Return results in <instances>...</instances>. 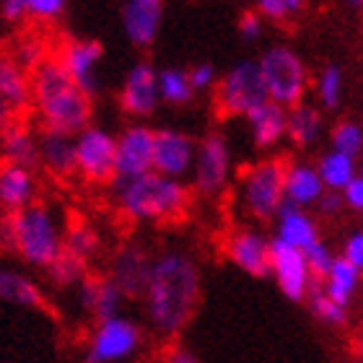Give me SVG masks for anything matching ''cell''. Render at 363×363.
<instances>
[{"instance_id":"obj_8","label":"cell","mask_w":363,"mask_h":363,"mask_svg":"<svg viewBox=\"0 0 363 363\" xmlns=\"http://www.w3.org/2000/svg\"><path fill=\"white\" fill-rule=\"evenodd\" d=\"M262 101H267V91L259 65L252 60L234 65L213 86V106L218 117H247Z\"/></svg>"},{"instance_id":"obj_26","label":"cell","mask_w":363,"mask_h":363,"mask_svg":"<svg viewBox=\"0 0 363 363\" xmlns=\"http://www.w3.org/2000/svg\"><path fill=\"white\" fill-rule=\"evenodd\" d=\"M0 148L8 164L34 169L39 164V135L31 128L13 122L11 128L0 135Z\"/></svg>"},{"instance_id":"obj_41","label":"cell","mask_w":363,"mask_h":363,"mask_svg":"<svg viewBox=\"0 0 363 363\" xmlns=\"http://www.w3.org/2000/svg\"><path fill=\"white\" fill-rule=\"evenodd\" d=\"M340 195H342V200H345V208L363 213V167L358 169V174L350 179V184L342 189Z\"/></svg>"},{"instance_id":"obj_23","label":"cell","mask_w":363,"mask_h":363,"mask_svg":"<svg viewBox=\"0 0 363 363\" xmlns=\"http://www.w3.org/2000/svg\"><path fill=\"white\" fill-rule=\"evenodd\" d=\"M327 189L322 184L317 167H311L306 161H294L286 164V182H283V195L288 203L298 205V208H311L319 203V197L325 195Z\"/></svg>"},{"instance_id":"obj_14","label":"cell","mask_w":363,"mask_h":363,"mask_svg":"<svg viewBox=\"0 0 363 363\" xmlns=\"http://www.w3.org/2000/svg\"><path fill=\"white\" fill-rule=\"evenodd\" d=\"M151 265L153 257L140 244H125L109 259L106 278L120 288L125 298H140L145 291V283H148V275H151Z\"/></svg>"},{"instance_id":"obj_33","label":"cell","mask_w":363,"mask_h":363,"mask_svg":"<svg viewBox=\"0 0 363 363\" xmlns=\"http://www.w3.org/2000/svg\"><path fill=\"white\" fill-rule=\"evenodd\" d=\"M195 91L189 86L187 70L167 68L159 73V99H164L172 106H184L192 101Z\"/></svg>"},{"instance_id":"obj_45","label":"cell","mask_w":363,"mask_h":363,"mask_svg":"<svg viewBox=\"0 0 363 363\" xmlns=\"http://www.w3.org/2000/svg\"><path fill=\"white\" fill-rule=\"evenodd\" d=\"M159 363H200V358L179 342H169V348L161 353Z\"/></svg>"},{"instance_id":"obj_27","label":"cell","mask_w":363,"mask_h":363,"mask_svg":"<svg viewBox=\"0 0 363 363\" xmlns=\"http://www.w3.org/2000/svg\"><path fill=\"white\" fill-rule=\"evenodd\" d=\"M361 278H363V272L356 270L348 259L335 257L330 270H327V275L319 280V288H322L333 301H337L340 306H348L350 309V303H353L358 288H361Z\"/></svg>"},{"instance_id":"obj_47","label":"cell","mask_w":363,"mask_h":363,"mask_svg":"<svg viewBox=\"0 0 363 363\" xmlns=\"http://www.w3.org/2000/svg\"><path fill=\"white\" fill-rule=\"evenodd\" d=\"M317 208H319V213H322V216H337V213L345 211V200H342L340 192H333V189H327L325 195L319 197Z\"/></svg>"},{"instance_id":"obj_4","label":"cell","mask_w":363,"mask_h":363,"mask_svg":"<svg viewBox=\"0 0 363 363\" xmlns=\"http://www.w3.org/2000/svg\"><path fill=\"white\" fill-rule=\"evenodd\" d=\"M65 228L50 205L31 203L3 223V244L31 267H50L60 257Z\"/></svg>"},{"instance_id":"obj_15","label":"cell","mask_w":363,"mask_h":363,"mask_svg":"<svg viewBox=\"0 0 363 363\" xmlns=\"http://www.w3.org/2000/svg\"><path fill=\"white\" fill-rule=\"evenodd\" d=\"M159 70L151 62H138L122 81L120 106L130 117H148L159 106Z\"/></svg>"},{"instance_id":"obj_12","label":"cell","mask_w":363,"mask_h":363,"mask_svg":"<svg viewBox=\"0 0 363 363\" xmlns=\"http://www.w3.org/2000/svg\"><path fill=\"white\" fill-rule=\"evenodd\" d=\"M153 133L156 130L145 125L122 130L114 153V179H133L153 172Z\"/></svg>"},{"instance_id":"obj_50","label":"cell","mask_w":363,"mask_h":363,"mask_svg":"<svg viewBox=\"0 0 363 363\" xmlns=\"http://www.w3.org/2000/svg\"><path fill=\"white\" fill-rule=\"evenodd\" d=\"M286 6H288V11H291V16H294L306 6V0H286Z\"/></svg>"},{"instance_id":"obj_16","label":"cell","mask_w":363,"mask_h":363,"mask_svg":"<svg viewBox=\"0 0 363 363\" xmlns=\"http://www.w3.org/2000/svg\"><path fill=\"white\" fill-rule=\"evenodd\" d=\"M101 55H104V47L99 45L96 39H70L62 45L57 60L62 62V68L68 70V76L76 81L78 89L94 96L99 91Z\"/></svg>"},{"instance_id":"obj_42","label":"cell","mask_w":363,"mask_h":363,"mask_svg":"<svg viewBox=\"0 0 363 363\" xmlns=\"http://www.w3.org/2000/svg\"><path fill=\"white\" fill-rule=\"evenodd\" d=\"M340 257L348 259L356 270L363 272V231H356V234H350L348 239H345Z\"/></svg>"},{"instance_id":"obj_53","label":"cell","mask_w":363,"mask_h":363,"mask_svg":"<svg viewBox=\"0 0 363 363\" xmlns=\"http://www.w3.org/2000/svg\"><path fill=\"white\" fill-rule=\"evenodd\" d=\"M361 216H363V213H361Z\"/></svg>"},{"instance_id":"obj_21","label":"cell","mask_w":363,"mask_h":363,"mask_svg":"<svg viewBox=\"0 0 363 363\" xmlns=\"http://www.w3.org/2000/svg\"><path fill=\"white\" fill-rule=\"evenodd\" d=\"M275 239H280L288 247H296V250L306 252L311 244L319 242V231L317 223L311 218L309 213L298 208V205L283 200L278 216H275Z\"/></svg>"},{"instance_id":"obj_11","label":"cell","mask_w":363,"mask_h":363,"mask_svg":"<svg viewBox=\"0 0 363 363\" xmlns=\"http://www.w3.org/2000/svg\"><path fill=\"white\" fill-rule=\"evenodd\" d=\"M270 275L278 283L280 294L291 301H306L309 288L314 283L301 250L288 247L280 239L270 242Z\"/></svg>"},{"instance_id":"obj_24","label":"cell","mask_w":363,"mask_h":363,"mask_svg":"<svg viewBox=\"0 0 363 363\" xmlns=\"http://www.w3.org/2000/svg\"><path fill=\"white\" fill-rule=\"evenodd\" d=\"M0 99L13 114L31 104V73L8 50L0 52Z\"/></svg>"},{"instance_id":"obj_48","label":"cell","mask_w":363,"mask_h":363,"mask_svg":"<svg viewBox=\"0 0 363 363\" xmlns=\"http://www.w3.org/2000/svg\"><path fill=\"white\" fill-rule=\"evenodd\" d=\"M13 122H16V114L11 112V106H8L6 101L0 99V135H3V133H6V130L13 125Z\"/></svg>"},{"instance_id":"obj_43","label":"cell","mask_w":363,"mask_h":363,"mask_svg":"<svg viewBox=\"0 0 363 363\" xmlns=\"http://www.w3.org/2000/svg\"><path fill=\"white\" fill-rule=\"evenodd\" d=\"M257 13H259V18L280 23L291 16V11H288L286 0H257Z\"/></svg>"},{"instance_id":"obj_19","label":"cell","mask_w":363,"mask_h":363,"mask_svg":"<svg viewBox=\"0 0 363 363\" xmlns=\"http://www.w3.org/2000/svg\"><path fill=\"white\" fill-rule=\"evenodd\" d=\"M39 167L57 179H68L76 174V135L60 130H42L39 133Z\"/></svg>"},{"instance_id":"obj_39","label":"cell","mask_w":363,"mask_h":363,"mask_svg":"<svg viewBox=\"0 0 363 363\" xmlns=\"http://www.w3.org/2000/svg\"><path fill=\"white\" fill-rule=\"evenodd\" d=\"M187 78H189V86H192L195 94L197 91H213V86H216V81H218L216 68L208 65V62H200V65H195V68H189Z\"/></svg>"},{"instance_id":"obj_29","label":"cell","mask_w":363,"mask_h":363,"mask_svg":"<svg viewBox=\"0 0 363 363\" xmlns=\"http://www.w3.org/2000/svg\"><path fill=\"white\" fill-rule=\"evenodd\" d=\"M286 135L294 140L298 148H306L322 135V114L317 106L311 104H296L288 109L286 120Z\"/></svg>"},{"instance_id":"obj_5","label":"cell","mask_w":363,"mask_h":363,"mask_svg":"<svg viewBox=\"0 0 363 363\" xmlns=\"http://www.w3.org/2000/svg\"><path fill=\"white\" fill-rule=\"evenodd\" d=\"M286 159H262L242 169L239 174V197L244 213L255 220H270L278 216L286 200L283 182H286Z\"/></svg>"},{"instance_id":"obj_36","label":"cell","mask_w":363,"mask_h":363,"mask_svg":"<svg viewBox=\"0 0 363 363\" xmlns=\"http://www.w3.org/2000/svg\"><path fill=\"white\" fill-rule=\"evenodd\" d=\"M317 99L325 109H335L342 99V70L337 65H325L317 76Z\"/></svg>"},{"instance_id":"obj_30","label":"cell","mask_w":363,"mask_h":363,"mask_svg":"<svg viewBox=\"0 0 363 363\" xmlns=\"http://www.w3.org/2000/svg\"><path fill=\"white\" fill-rule=\"evenodd\" d=\"M317 172H319V177H322L325 189L342 192V189L350 184V179L358 174V167H356V159H350V156H345V153L330 151L319 159Z\"/></svg>"},{"instance_id":"obj_51","label":"cell","mask_w":363,"mask_h":363,"mask_svg":"<svg viewBox=\"0 0 363 363\" xmlns=\"http://www.w3.org/2000/svg\"><path fill=\"white\" fill-rule=\"evenodd\" d=\"M345 3H348L353 11H363V0H345Z\"/></svg>"},{"instance_id":"obj_52","label":"cell","mask_w":363,"mask_h":363,"mask_svg":"<svg viewBox=\"0 0 363 363\" xmlns=\"http://www.w3.org/2000/svg\"><path fill=\"white\" fill-rule=\"evenodd\" d=\"M358 363H363V361H358Z\"/></svg>"},{"instance_id":"obj_34","label":"cell","mask_w":363,"mask_h":363,"mask_svg":"<svg viewBox=\"0 0 363 363\" xmlns=\"http://www.w3.org/2000/svg\"><path fill=\"white\" fill-rule=\"evenodd\" d=\"M47 272H50V278H52L55 286H60V288L81 286L86 278V262H81V259L68 255V252H60V257L47 267Z\"/></svg>"},{"instance_id":"obj_20","label":"cell","mask_w":363,"mask_h":363,"mask_svg":"<svg viewBox=\"0 0 363 363\" xmlns=\"http://www.w3.org/2000/svg\"><path fill=\"white\" fill-rule=\"evenodd\" d=\"M37 197V177L34 169L18 167V164H0V208L18 213L29 208Z\"/></svg>"},{"instance_id":"obj_18","label":"cell","mask_w":363,"mask_h":363,"mask_svg":"<svg viewBox=\"0 0 363 363\" xmlns=\"http://www.w3.org/2000/svg\"><path fill=\"white\" fill-rule=\"evenodd\" d=\"M164 0H125L122 26L135 47H151L161 26Z\"/></svg>"},{"instance_id":"obj_38","label":"cell","mask_w":363,"mask_h":363,"mask_svg":"<svg viewBox=\"0 0 363 363\" xmlns=\"http://www.w3.org/2000/svg\"><path fill=\"white\" fill-rule=\"evenodd\" d=\"M303 257H306V265H309V272H311V278L317 280H322L327 275V270H330V265H333V259H335V255H333V250L327 247L322 239H319L317 244H311L309 250L303 252Z\"/></svg>"},{"instance_id":"obj_31","label":"cell","mask_w":363,"mask_h":363,"mask_svg":"<svg viewBox=\"0 0 363 363\" xmlns=\"http://www.w3.org/2000/svg\"><path fill=\"white\" fill-rule=\"evenodd\" d=\"M306 303H309V311L314 314L317 322L327 327H335V330H340V327L348 325L350 319V309L348 306H340L337 301H333L330 296L319 288V283L314 280L309 288V296H306Z\"/></svg>"},{"instance_id":"obj_1","label":"cell","mask_w":363,"mask_h":363,"mask_svg":"<svg viewBox=\"0 0 363 363\" xmlns=\"http://www.w3.org/2000/svg\"><path fill=\"white\" fill-rule=\"evenodd\" d=\"M203 298V280L197 262L184 252H161L153 257L151 275L140 296L145 322L156 337L177 342L195 319Z\"/></svg>"},{"instance_id":"obj_13","label":"cell","mask_w":363,"mask_h":363,"mask_svg":"<svg viewBox=\"0 0 363 363\" xmlns=\"http://www.w3.org/2000/svg\"><path fill=\"white\" fill-rule=\"evenodd\" d=\"M197 143L179 130L153 133V172L169 179H182L192 172Z\"/></svg>"},{"instance_id":"obj_44","label":"cell","mask_w":363,"mask_h":363,"mask_svg":"<svg viewBox=\"0 0 363 363\" xmlns=\"http://www.w3.org/2000/svg\"><path fill=\"white\" fill-rule=\"evenodd\" d=\"M262 29H265V23H262L257 11H247V13H242V18H239V34H242L247 42L259 39Z\"/></svg>"},{"instance_id":"obj_49","label":"cell","mask_w":363,"mask_h":363,"mask_svg":"<svg viewBox=\"0 0 363 363\" xmlns=\"http://www.w3.org/2000/svg\"><path fill=\"white\" fill-rule=\"evenodd\" d=\"M353 353L358 356V361H363V330L353 335Z\"/></svg>"},{"instance_id":"obj_25","label":"cell","mask_w":363,"mask_h":363,"mask_svg":"<svg viewBox=\"0 0 363 363\" xmlns=\"http://www.w3.org/2000/svg\"><path fill=\"white\" fill-rule=\"evenodd\" d=\"M286 120H288V109L275 104V101H270V99L262 101L259 106H255V109L247 114L255 145L262 148V151L278 145L280 140L286 138Z\"/></svg>"},{"instance_id":"obj_37","label":"cell","mask_w":363,"mask_h":363,"mask_svg":"<svg viewBox=\"0 0 363 363\" xmlns=\"http://www.w3.org/2000/svg\"><path fill=\"white\" fill-rule=\"evenodd\" d=\"M8 52L13 55L16 60L21 62L26 70H34L45 57H50V55H47V47H45V39L37 37V34H21Z\"/></svg>"},{"instance_id":"obj_7","label":"cell","mask_w":363,"mask_h":363,"mask_svg":"<svg viewBox=\"0 0 363 363\" xmlns=\"http://www.w3.org/2000/svg\"><path fill=\"white\" fill-rule=\"evenodd\" d=\"M257 65L270 101L286 106V109L301 104L306 86H309V70L291 47H270L262 52Z\"/></svg>"},{"instance_id":"obj_35","label":"cell","mask_w":363,"mask_h":363,"mask_svg":"<svg viewBox=\"0 0 363 363\" xmlns=\"http://www.w3.org/2000/svg\"><path fill=\"white\" fill-rule=\"evenodd\" d=\"M333 151L345 153L350 159H356L358 153H363V128L353 120H342L333 128Z\"/></svg>"},{"instance_id":"obj_46","label":"cell","mask_w":363,"mask_h":363,"mask_svg":"<svg viewBox=\"0 0 363 363\" xmlns=\"http://www.w3.org/2000/svg\"><path fill=\"white\" fill-rule=\"evenodd\" d=\"M31 0H0V13L6 21H21L29 16Z\"/></svg>"},{"instance_id":"obj_6","label":"cell","mask_w":363,"mask_h":363,"mask_svg":"<svg viewBox=\"0 0 363 363\" xmlns=\"http://www.w3.org/2000/svg\"><path fill=\"white\" fill-rule=\"evenodd\" d=\"M143 342L145 333L135 319L125 314L99 319L86 340L84 363H133Z\"/></svg>"},{"instance_id":"obj_10","label":"cell","mask_w":363,"mask_h":363,"mask_svg":"<svg viewBox=\"0 0 363 363\" xmlns=\"http://www.w3.org/2000/svg\"><path fill=\"white\" fill-rule=\"evenodd\" d=\"M114 153L117 138L101 128H84L76 135V174L86 182L104 184L114 179Z\"/></svg>"},{"instance_id":"obj_3","label":"cell","mask_w":363,"mask_h":363,"mask_svg":"<svg viewBox=\"0 0 363 363\" xmlns=\"http://www.w3.org/2000/svg\"><path fill=\"white\" fill-rule=\"evenodd\" d=\"M117 208L130 220H151V223H169L179 220L189 208L192 189L182 184V179H169L156 172L117 179Z\"/></svg>"},{"instance_id":"obj_28","label":"cell","mask_w":363,"mask_h":363,"mask_svg":"<svg viewBox=\"0 0 363 363\" xmlns=\"http://www.w3.org/2000/svg\"><path fill=\"white\" fill-rule=\"evenodd\" d=\"M0 298L23 309H39L45 303V296L39 291V286L29 275H23L18 270H0Z\"/></svg>"},{"instance_id":"obj_2","label":"cell","mask_w":363,"mask_h":363,"mask_svg":"<svg viewBox=\"0 0 363 363\" xmlns=\"http://www.w3.org/2000/svg\"><path fill=\"white\" fill-rule=\"evenodd\" d=\"M31 104L47 130L78 135L91 122V96L78 89L57 57H45L31 70Z\"/></svg>"},{"instance_id":"obj_9","label":"cell","mask_w":363,"mask_h":363,"mask_svg":"<svg viewBox=\"0 0 363 363\" xmlns=\"http://www.w3.org/2000/svg\"><path fill=\"white\" fill-rule=\"evenodd\" d=\"M192 189L203 197H218L231 179V148L220 133L205 135L195 148L192 161Z\"/></svg>"},{"instance_id":"obj_17","label":"cell","mask_w":363,"mask_h":363,"mask_svg":"<svg viewBox=\"0 0 363 363\" xmlns=\"http://www.w3.org/2000/svg\"><path fill=\"white\" fill-rule=\"evenodd\" d=\"M226 257L252 278L270 275V242L252 228H234L223 242Z\"/></svg>"},{"instance_id":"obj_22","label":"cell","mask_w":363,"mask_h":363,"mask_svg":"<svg viewBox=\"0 0 363 363\" xmlns=\"http://www.w3.org/2000/svg\"><path fill=\"white\" fill-rule=\"evenodd\" d=\"M78 288H81V303H84V309L96 322L99 319H109L122 314V306L128 301L125 294L106 275H99V278H89L86 275L84 283Z\"/></svg>"},{"instance_id":"obj_32","label":"cell","mask_w":363,"mask_h":363,"mask_svg":"<svg viewBox=\"0 0 363 363\" xmlns=\"http://www.w3.org/2000/svg\"><path fill=\"white\" fill-rule=\"evenodd\" d=\"M99 247V234L86 223H73V226L65 228V239H62V252H68L73 257H78L81 262L89 265V259L96 257Z\"/></svg>"},{"instance_id":"obj_40","label":"cell","mask_w":363,"mask_h":363,"mask_svg":"<svg viewBox=\"0 0 363 363\" xmlns=\"http://www.w3.org/2000/svg\"><path fill=\"white\" fill-rule=\"evenodd\" d=\"M65 3L68 0H31L29 16H34L37 21H55V18L62 16Z\"/></svg>"}]
</instances>
